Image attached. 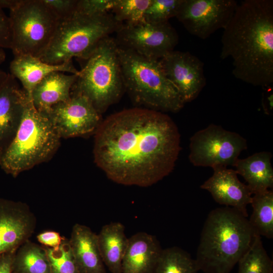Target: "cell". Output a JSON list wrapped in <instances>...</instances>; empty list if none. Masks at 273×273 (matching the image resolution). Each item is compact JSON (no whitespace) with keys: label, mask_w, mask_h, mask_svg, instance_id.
Here are the masks:
<instances>
[{"label":"cell","mask_w":273,"mask_h":273,"mask_svg":"<svg viewBox=\"0 0 273 273\" xmlns=\"http://www.w3.org/2000/svg\"><path fill=\"white\" fill-rule=\"evenodd\" d=\"M95 132V163L123 185L146 187L161 180L172 171L181 150L172 119L143 107L109 116Z\"/></svg>","instance_id":"1"},{"label":"cell","mask_w":273,"mask_h":273,"mask_svg":"<svg viewBox=\"0 0 273 273\" xmlns=\"http://www.w3.org/2000/svg\"><path fill=\"white\" fill-rule=\"evenodd\" d=\"M220 57L231 59L238 79L267 88L273 83V1L244 0L222 29Z\"/></svg>","instance_id":"2"},{"label":"cell","mask_w":273,"mask_h":273,"mask_svg":"<svg viewBox=\"0 0 273 273\" xmlns=\"http://www.w3.org/2000/svg\"><path fill=\"white\" fill-rule=\"evenodd\" d=\"M255 233L247 217L223 207L212 210L204 224L195 260L204 273H230L250 246Z\"/></svg>","instance_id":"3"},{"label":"cell","mask_w":273,"mask_h":273,"mask_svg":"<svg viewBox=\"0 0 273 273\" xmlns=\"http://www.w3.org/2000/svg\"><path fill=\"white\" fill-rule=\"evenodd\" d=\"M125 91L138 106L176 113L185 104L166 77L160 60L145 57L117 46Z\"/></svg>","instance_id":"4"},{"label":"cell","mask_w":273,"mask_h":273,"mask_svg":"<svg viewBox=\"0 0 273 273\" xmlns=\"http://www.w3.org/2000/svg\"><path fill=\"white\" fill-rule=\"evenodd\" d=\"M61 139L48 118L35 109L29 98L14 139L0 155V167L15 177L50 160L58 150Z\"/></svg>","instance_id":"5"},{"label":"cell","mask_w":273,"mask_h":273,"mask_svg":"<svg viewBox=\"0 0 273 273\" xmlns=\"http://www.w3.org/2000/svg\"><path fill=\"white\" fill-rule=\"evenodd\" d=\"M112 13L86 15L75 12L58 21L53 37L40 59L47 63L59 64L73 58L85 61L100 42L121 26Z\"/></svg>","instance_id":"6"},{"label":"cell","mask_w":273,"mask_h":273,"mask_svg":"<svg viewBox=\"0 0 273 273\" xmlns=\"http://www.w3.org/2000/svg\"><path fill=\"white\" fill-rule=\"evenodd\" d=\"M84 61L71 95L85 97L102 114L125 92L115 38L109 36L102 39Z\"/></svg>","instance_id":"7"},{"label":"cell","mask_w":273,"mask_h":273,"mask_svg":"<svg viewBox=\"0 0 273 273\" xmlns=\"http://www.w3.org/2000/svg\"><path fill=\"white\" fill-rule=\"evenodd\" d=\"M14 56L40 58L56 31L58 19L42 0H20L10 10Z\"/></svg>","instance_id":"8"},{"label":"cell","mask_w":273,"mask_h":273,"mask_svg":"<svg viewBox=\"0 0 273 273\" xmlns=\"http://www.w3.org/2000/svg\"><path fill=\"white\" fill-rule=\"evenodd\" d=\"M247 148L246 139L240 134L210 124L190 138L189 159L197 167H234Z\"/></svg>","instance_id":"9"},{"label":"cell","mask_w":273,"mask_h":273,"mask_svg":"<svg viewBox=\"0 0 273 273\" xmlns=\"http://www.w3.org/2000/svg\"><path fill=\"white\" fill-rule=\"evenodd\" d=\"M114 38L118 47L148 58L160 60L174 50L178 35L169 22L123 23Z\"/></svg>","instance_id":"10"},{"label":"cell","mask_w":273,"mask_h":273,"mask_svg":"<svg viewBox=\"0 0 273 273\" xmlns=\"http://www.w3.org/2000/svg\"><path fill=\"white\" fill-rule=\"evenodd\" d=\"M238 4L235 0H182L175 17L189 33L205 39L225 27Z\"/></svg>","instance_id":"11"},{"label":"cell","mask_w":273,"mask_h":273,"mask_svg":"<svg viewBox=\"0 0 273 273\" xmlns=\"http://www.w3.org/2000/svg\"><path fill=\"white\" fill-rule=\"evenodd\" d=\"M67 102L52 107L46 116L61 138L79 136L96 131L102 120L85 97L71 95Z\"/></svg>","instance_id":"12"},{"label":"cell","mask_w":273,"mask_h":273,"mask_svg":"<svg viewBox=\"0 0 273 273\" xmlns=\"http://www.w3.org/2000/svg\"><path fill=\"white\" fill-rule=\"evenodd\" d=\"M159 60L185 104L195 100L206 84L203 62L189 52L174 50Z\"/></svg>","instance_id":"13"},{"label":"cell","mask_w":273,"mask_h":273,"mask_svg":"<svg viewBox=\"0 0 273 273\" xmlns=\"http://www.w3.org/2000/svg\"><path fill=\"white\" fill-rule=\"evenodd\" d=\"M36 224L26 203L0 198V256L15 252L29 240Z\"/></svg>","instance_id":"14"},{"label":"cell","mask_w":273,"mask_h":273,"mask_svg":"<svg viewBox=\"0 0 273 273\" xmlns=\"http://www.w3.org/2000/svg\"><path fill=\"white\" fill-rule=\"evenodd\" d=\"M212 169L213 174L200 188L208 191L217 203L232 208L247 217V206L253 195L247 185L239 179L235 170L224 166Z\"/></svg>","instance_id":"15"},{"label":"cell","mask_w":273,"mask_h":273,"mask_svg":"<svg viewBox=\"0 0 273 273\" xmlns=\"http://www.w3.org/2000/svg\"><path fill=\"white\" fill-rule=\"evenodd\" d=\"M29 99L17 79L8 73L0 87V155L14 139Z\"/></svg>","instance_id":"16"},{"label":"cell","mask_w":273,"mask_h":273,"mask_svg":"<svg viewBox=\"0 0 273 273\" xmlns=\"http://www.w3.org/2000/svg\"><path fill=\"white\" fill-rule=\"evenodd\" d=\"M162 251L156 237L138 232L128 238L122 273H154Z\"/></svg>","instance_id":"17"},{"label":"cell","mask_w":273,"mask_h":273,"mask_svg":"<svg viewBox=\"0 0 273 273\" xmlns=\"http://www.w3.org/2000/svg\"><path fill=\"white\" fill-rule=\"evenodd\" d=\"M10 74L21 83L28 97L31 99L35 86L47 76L54 72L78 74L72 61L59 64L43 62L40 58L29 55L14 56L9 67Z\"/></svg>","instance_id":"18"},{"label":"cell","mask_w":273,"mask_h":273,"mask_svg":"<svg viewBox=\"0 0 273 273\" xmlns=\"http://www.w3.org/2000/svg\"><path fill=\"white\" fill-rule=\"evenodd\" d=\"M78 74L54 72L44 77L31 94V100L35 109L46 116L53 107L68 101Z\"/></svg>","instance_id":"19"},{"label":"cell","mask_w":273,"mask_h":273,"mask_svg":"<svg viewBox=\"0 0 273 273\" xmlns=\"http://www.w3.org/2000/svg\"><path fill=\"white\" fill-rule=\"evenodd\" d=\"M69 241L81 273H106L97 234L89 227L76 223L72 228Z\"/></svg>","instance_id":"20"},{"label":"cell","mask_w":273,"mask_h":273,"mask_svg":"<svg viewBox=\"0 0 273 273\" xmlns=\"http://www.w3.org/2000/svg\"><path fill=\"white\" fill-rule=\"evenodd\" d=\"M271 158L270 152L262 151L246 158H239L236 162L235 170L247 183L252 195L272 189Z\"/></svg>","instance_id":"21"},{"label":"cell","mask_w":273,"mask_h":273,"mask_svg":"<svg viewBox=\"0 0 273 273\" xmlns=\"http://www.w3.org/2000/svg\"><path fill=\"white\" fill-rule=\"evenodd\" d=\"M98 246L105 265L111 273H122V264L128 238L121 222L104 225L97 234Z\"/></svg>","instance_id":"22"},{"label":"cell","mask_w":273,"mask_h":273,"mask_svg":"<svg viewBox=\"0 0 273 273\" xmlns=\"http://www.w3.org/2000/svg\"><path fill=\"white\" fill-rule=\"evenodd\" d=\"M15 273H51L43 246L27 241L15 252L13 262Z\"/></svg>","instance_id":"23"},{"label":"cell","mask_w":273,"mask_h":273,"mask_svg":"<svg viewBox=\"0 0 273 273\" xmlns=\"http://www.w3.org/2000/svg\"><path fill=\"white\" fill-rule=\"evenodd\" d=\"M253 211L248 219L255 234L273 238V192L271 190L252 195Z\"/></svg>","instance_id":"24"},{"label":"cell","mask_w":273,"mask_h":273,"mask_svg":"<svg viewBox=\"0 0 273 273\" xmlns=\"http://www.w3.org/2000/svg\"><path fill=\"white\" fill-rule=\"evenodd\" d=\"M195 260L186 251L177 247L162 249L154 273H197Z\"/></svg>","instance_id":"25"},{"label":"cell","mask_w":273,"mask_h":273,"mask_svg":"<svg viewBox=\"0 0 273 273\" xmlns=\"http://www.w3.org/2000/svg\"><path fill=\"white\" fill-rule=\"evenodd\" d=\"M238 263V273H271L272 261L263 247L261 236L255 234L250 246Z\"/></svg>","instance_id":"26"},{"label":"cell","mask_w":273,"mask_h":273,"mask_svg":"<svg viewBox=\"0 0 273 273\" xmlns=\"http://www.w3.org/2000/svg\"><path fill=\"white\" fill-rule=\"evenodd\" d=\"M44 248L49 260L51 273H81L69 239L65 238L61 245L56 248Z\"/></svg>","instance_id":"27"},{"label":"cell","mask_w":273,"mask_h":273,"mask_svg":"<svg viewBox=\"0 0 273 273\" xmlns=\"http://www.w3.org/2000/svg\"><path fill=\"white\" fill-rule=\"evenodd\" d=\"M150 1L114 0L111 11L115 19L121 23H139L145 22V12Z\"/></svg>","instance_id":"28"},{"label":"cell","mask_w":273,"mask_h":273,"mask_svg":"<svg viewBox=\"0 0 273 273\" xmlns=\"http://www.w3.org/2000/svg\"><path fill=\"white\" fill-rule=\"evenodd\" d=\"M182 0H151L145 14V22L161 24L175 17Z\"/></svg>","instance_id":"29"},{"label":"cell","mask_w":273,"mask_h":273,"mask_svg":"<svg viewBox=\"0 0 273 273\" xmlns=\"http://www.w3.org/2000/svg\"><path fill=\"white\" fill-rule=\"evenodd\" d=\"M114 0H78L76 12L86 15L109 12Z\"/></svg>","instance_id":"30"},{"label":"cell","mask_w":273,"mask_h":273,"mask_svg":"<svg viewBox=\"0 0 273 273\" xmlns=\"http://www.w3.org/2000/svg\"><path fill=\"white\" fill-rule=\"evenodd\" d=\"M59 21L71 16L76 11L78 0H42Z\"/></svg>","instance_id":"31"},{"label":"cell","mask_w":273,"mask_h":273,"mask_svg":"<svg viewBox=\"0 0 273 273\" xmlns=\"http://www.w3.org/2000/svg\"><path fill=\"white\" fill-rule=\"evenodd\" d=\"M12 34L9 16L0 7V48L10 49L12 46Z\"/></svg>","instance_id":"32"},{"label":"cell","mask_w":273,"mask_h":273,"mask_svg":"<svg viewBox=\"0 0 273 273\" xmlns=\"http://www.w3.org/2000/svg\"><path fill=\"white\" fill-rule=\"evenodd\" d=\"M36 238L42 246L54 248L59 246L65 238L58 232L46 231L37 235Z\"/></svg>","instance_id":"33"},{"label":"cell","mask_w":273,"mask_h":273,"mask_svg":"<svg viewBox=\"0 0 273 273\" xmlns=\"http://www.w3.org/2000/svg\"><path fill=\"white\" fill-rule=\"evenodd\" d=\"M9 253L0 256V273H12L14 254Z\"/></svg>","instance_id":"34"},{"label":"cell","mask_w":273,"mask_h":273,"mask_svg":"<svg viewBox=\"0 0 273 273\" xmlns=\"http://www.w3.org/2000/svg\"><path fill=\"white\" fill-rule=\"evenodd\" d=\"M20 0H0V7L4 9L7 8L10 10L15 7Z\"/></svg>","instance_id":"35"},{"label":"cell","mask_w":273,"mask_h":273,"mask_svg":"<svg viewBox=\"0 0 273 273\" xmlns=\"http://www.w3.org/2000/svg\"><path fill=\"white\" fill-rule=\"evenodd\" d=\"M8 75V73L0 69V87L6 79Z\"/></svg>","instance_id":"36"},{"label":"cell","mask_w":273,"mask_h":273,"mask_svg":"<svg viewBox=\"0 0 273 273\" xmlns=\"http://www.w3.org/2000/svg\"><path fill=\"white\" fill-rule=\"evenodd\" d=\"M6 59V53L3 49L0 48V65L2 64Z\"/></svg>","instance_id":"37"},{"label":"cell","mask_w":273,"mask_h":273,"mask_svg":"<svg viewBox=\"0 0 273 273\" xmlns=\"http://www.w3.org/2000/svg\"><path fill=\"white\" fill-rule=\"evenodd\" d=\"M12 273H15V272H13Z\"/></svg>","instance_id":"38"}]
</instances>
